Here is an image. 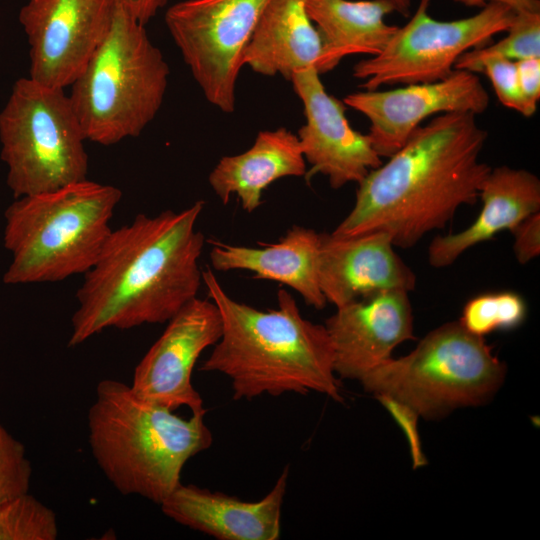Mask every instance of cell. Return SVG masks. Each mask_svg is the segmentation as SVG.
I'll return each mask as SVG.
<instances>
[{
	"instance_id": "6da1fadb",
	"label": "cell",
	"mask_w": 540,
	"mask_h": 540,
	"mask_svg": "<svg viewBox=\"0 0 540 540\" xmlns=\"http://www.w3.org/2000/svg\"><path fill=\"white\" fill-rule=\"evenodd\" d=\"M204 205L197 200L178 212L138 214L112 230L76 292L68 347L107 328L168 322L197 297L205 238L196 225Z\"/></svg>"
},
{
	"instance_id": "7a4b0ae2",
	"label": "cell",
	"mask_w": 540,
	"mask_h": 540,
	"mask_svg": "<svg viewBox=\"0 0 540 540\" xmlns=\"http://www.w3.org/2000/svg\"><path fill=\"white\" fill-rule=\"evenodd\" d=\"M487 136L473 113L436 115L358 183L352 210L332 233L381 231L407 249L444 228L479 198L492 169L480 160Z\"/></svg>"
},
{
	"instance_id": "3957f363",
	"label": "cell",
	"mask_w": 540,
	"mask_h": 540,
	"mask_svg": "<svg viewBox=\"0 0 540 540\" xmlns=\"http://www.w3.org/2000/svg\"><path fill=\"white\" fill-rule=\"evenodd\" d=\"M202 282L222 334L201 371L228 377L236 400L317 392L342 401L327 330L305 319L288 291L279 289L277 308L264 311L233 299L209 267Z\"/></svg>"
},
{
	"instance_id": "277c9868",
	"label": "cell",
	"mask_w": 540,
	"mask_h": 540,
	"mask_svg": "<svg viewBox=\"0 0 540 540\" xmlns=\"http://www.w3.org/2000/svg\"><path fill=\"white\" fill-rule=\"evenodd\" d=\"M204 416L181 418L138 397L130 385L104 379L88 410V443L96 464L121 495L160 505L181 483L186 462L213 442Z\"/></svg>"
},
{
	"instance_id": "5b68a950",
	"label": "cell",
	"mask_w": 540,
	"mask_h": 540,
	"mask_svg": "<svg viewBox=\"0 0 540 540\" xmlns=\"http://www.w3.org/2000/svg\"><path fill=\"white\" fill-rule=\"evenodd\" d=\"M121 197L119 188L86 178L15 198L4 213L3 244L11 262L3 282H57L85 274L112 232L110 221Z\"/></svg>"
},
{
	"instance_id": "8992f818",
	"label": "cell",
	"mask_w": 540,
	"mask_h": 540,
	"mask_svg": "<svg viewBox=\"0 0 540 540\" xmlns=\"http://www.w3.org/2000/svg\"><path fill=\"white\" fill-rule=\"evenodd\" d=\"M169 73L145 25L114 5L104 38L70 86L86 140L109 146L139 136L160 110Z\"/></svg>"
},
{
	"instance_id": "52a82bcc",
	"label": "cell",
	"mask_w": 540,
	"mask_h": 540,
	"mask_svg": "<svg viewBox=\"0 0 540 540\" xmlns=\"http://www.w3.org/2000/svg\"><path fill=\"white\" fill-rule=\"evenodd\" d=\"M505 376V364L484 337L453 321L429 332L408 355L391 357L359 382L369 393L391 396L421 417L436 419L457 408L486 403Z\"/></svg>"
},
{
	"instance_id": "ba28073f",
	"label": "cell",
	"mask_w": 540,
	"mask_h": 540,
	"mask_svg": "<svg viewBox=\"0 0 540 540\" xmlns=\"http://www.w3.org/2000/svg\"><path fill=\"white\" fill-rule=\"evenodd\" d=\"M80 121L64 89L18 79L0 112L1 159L14 199L87 178Z\"/></svg>"
},
{
	"instance_id": "9c48e42d",
	"label": "cell",
	"mask_w": 540,
	"mask_h": 540,
	"mask_svg": "<svg viewBox=\"0 0 540 540\" xmlns=\"http://www.w3.org/2000/svg\"><path fill=\"white\" fill-rule=\"evenodd\" d=\"M430 1L420 0L414 15L397 28L380 53L354 65L353 76L364 81L362 88L445 79L462 54L506 32L515 16L506 5L488 3L473 16L441 21L428 14Z\"/></svg>"
},
{
	"instance_id": "30bf717a",
	"label": "cell",
	"mask_w": 540,
	"mask_h": 540,
	"mask_svg": "<svg viewBox=\"0 0 540 540\" xmlns=\"http://www.w3.org/2000/svg\"><path fill=\"white\" fill-rule=\"evenodd\" d=\"M269 0H183L165 24L206 100L223 112L235 108L243 51Z\"/></svg>"
},
{
	"instance_id": "8fae6325",
	"label": "cell",
	"mask_w": 540,
	"mask_h": 540,
	"mask_svg": "<svg viewBox=\"0 0 540 540\" xmlns=\"http://www.w3.org/2000/svg\"><path fill=\"white\" fill-rule=\"evenodd\" d=\"M114 5L108 0H28L19 22L29 44V77L65 89L104 38Z\"/></svg>"
},
{
	"instance_id": "7c38bea8",
	"label": "cell",
	"mask_w": 540,
	"mask_h": 540,
	"mask_svg": "<svg viewBox=\"0 0 540 540\" xmlns=\"http://www.w3.org/2000/svg\"><path fill=\"white\" fill-rule=\"evenodd\" d=\"M222 334L217 306L198 297L168 322L133 373L132 391L140 398L169 410L187 407L206 414L203 399L192 384V372L204 350Z\"/></svg>"
},
{
	"instance_id": "4fadbf2b",
	"label": "cell",
	"mask_w": 540,
	"mask_h": 540,
	"mask_svg": "<svg viewBox=\"0 0 540 540\" xmlns=\"http://www.w3.org/2000/svg\"><path fill=\"white\" fill-rule=\"evenodd\" d=\"M343 103L367 117L373 148L381 158H389L426 118L453 112L480 114L488 108L489 95L475 73L455 69L435 82L350 93Z\"/></svg>"
},
{
	"instance_id": "5bb4252c",
	"label": "cell",
	"mask_w": 540,
	"mask_h": 540,
	"mask_svg": "<svg viewBox=\"0 0 540 540\" xmlns=\"http://www.w3.org/2000/svg\"><path fill=\"white\" fill-rule=\"evenodd\" d=\"M300 98L306 122L298 130L302 154L311 167L305 178L328 177L333 189L361 182L382 164L368 134L354 130L346 117V105L330 95L313 68L296 72L291 80Z\"/></svg>"
},
{
	"instance_id": "9a60e30c",
	"label": "cell",
	"mask_w": 540,
	"mask_h": 540,
	"mask_svg": "<svg viewBox=\"0 0 540 540\" xmlns=\"http://www.w3.org/2000/svg\"><path fill=\"white\" fill-rule=\"evenodd\" d=\"M409 292L392 290L336 308L325 322L338 378L360 381L413 339Z\"/></svg>"
},
{
	"instance_id": "2e32d148",
	"label": "cell",
	"mask_w": 540,
	"mask_h": 540,
	"mask_svg": "<svg viewBox=\"0 0 540 540\" xmlns=\"http://www.w3.org/2000/svg\"><path fill=\"white\" fill-rule=\"evenodd\" d=\"M381 231L353 236L320 233L318 281L336 308L373 295L416 287V275Z\"/></svg>"
},
{
	"instance_id": "e0dca14e",
	"label": "cell",
	"mask_w": 540,
	"mask_h": 540,
	"mask_svg": "<svg viewBox=\"0 0 540 540\" xmlns=\"http://www.w3.org/2000/svg\"><path fill=\"white\" fill-rule=\"evenodd\" d=\"M288 466L271 491L258 501L180 483L160 504L164 515L219 540H277L287 490Z\"/></svg>"
},
{
	"instance_id": "ac0fdd59",
	"label": "cell",
	"mask_w": 540,
	"mask_h": 540,
	"mask_svg": "<svg viewBox=\"0 0 540 540\" xmlns=\"http://www.w3.org/2000/svg\"><path fill=\"white\" fill-rule=\"evenodd\" d=\"M243 66L287 80L301 70H332L322 38L304 0H269L243 51Z\"/></svg>"
},
{
	"instance_id": "d6986e66",
	"label": "cell",
	"mask_w": 540,
	"mask_h": 540,
	"mask_svg": "<svg viewBox=\"0 0 540 540\" xmlns=\"http://www.w3.org/2000/svg\"><path fill=\"white\" fill-rule=\"evenodd\" d=\"M213 269L246 270L255 278L272 280L295 290L309 306L323 309L327 301L318 281L320 233L293 225L278 242L260 247L209 240Z\"/></svg>"
},
{
	"instance_id": "ffe728a7",
	"label": "cell",
	"mask_w": 540,
	"mask_h": 540,
	"mask_svg": "<svg viewBox=\"0 0 540 540\" xmlns=\"http://www.w3.org/2000/svg\"><path fill=\"white\" fill-rule=\"evenodd\" d=\"M482 209L466 229L436 236L428 248L431 266L453 264L469 248L511 231L528 216L540 211V180L530 171L506 165L492 168L479 194Z\"/></svg>"
},
{
	"instance_id": "44dd1931",
	"label": "cell",
	"mask_w": 540,
	"mask_h": 540,
	"mask_svg": "<svg viewBox=\"0 0 540 540\" xmlns=\"http://www.w3.org/2000/svg\"><path fill=\"white\" fill-rule=\"evenodd\" d=\"M306 161L297 135L281 127L260 131L243 153L224 156L209 175V184L226 205L232 195L251 213L262 204L264 190L283 177L305 176Z\"/></svg>"
},
{
	"instance_id": "7402d4cb",
	"label": "cell",
	"mask_w": 540,
	"mask_h": 540,
	"mask_svg": "<svg viewBox=\"0 0 540 540\" xmlns=\"http://www.w3.org/2000/svg\"><path fill=\"white\" fill-rule=\"evenodd\" d=\"M304 3L333 69L349 55H377L398 28L385 22V17L395 11L387 0H304Z\"/></svg>"
},
{
	"instance_id": "603a6c76",
	"label": "cell",
	"mask_w": 540,
	"mask_h": 540,
	"mask_svg": "<svg viewBox=\"0 0 540 540\" xmlns=\"http://www.w3.org/2000/svg\"><path fill=\"white\" fill-rule=\"evenodd\" d=\"M507 35L498 42L469 50L455 63V69L479 73L481 62L489 57L519 61L540 58V12H518Z\"/></svg>"
},
{
	"instance_id": "cb8c5ba5",
	"label": "cell",
	"mask_w": 540,
	"mask_h": 540,
	"mask_svg": "<svg viewBox=\"0 0 540 540\" xmlns=\"http://www.w3.org/2000/svg\"><path fill=\"white\" fill-rule=\"evenodd\" d=\"M527 316L524 298L512 291L484 293L464 305L459 323L469 333L484 337L519 327Z\"/></svg>"
},
{
	"instance_id": "d4e9b609",
	"label": "cell",
	"mask_w": 540,
	"mask_h": 540,
	"mask_svg": "<svg viewBox=\"0 0 540 540\" xmlns=\"http://www.w3.org/2000/svg\"><path fill=\"white\" fill-rule=\"evenodd\" d=\"M55 512L29 492L0 504V540H55Z\"/></svg>"
},
{
	"instance_id": "484cf974",
	"label": "cell",
	"mask_w": 540,
	"mask_h": 540,
	"mask_svg": "<svg viewBox=\"0 0 540 540\" xmlns=\"http://www.w3.org/2000/svg\"><path fill=\"white\" fill-rule=\"evenodd\" d=\"M31 477L25 446L0 423V504L29 492Z\"/></svg>"
},
{
	"instance_id": "4316f807",
	"label": "cell",
	"mask_w": 540,
	"mask_h": 540,
	"mask_svg": "<svg viewBox=\"0 0 540 540\" xmlns=\"http://www.w3.org/2000/svg\"><path fill=\"white\" fill-rule=\"evenodd\" d=\"M479 73L490 79L499 101L525 117H531L537 109L524 96L516 68V62L499 57H489L481 62Z\"/></svg>"
},
{
	"instance_id": "83f0119b",
	"label": "cell",
	"mask_w": 540,
	"mask_h": 540,
	"mask_svg": "<svg viewBox=\"0 0 540 540\" xmlns=\"http://www.w3.org/2000/svg\"><path fill=\"white\" fill-rule=\"evenodd\" d=\"M375 397L403 430L409 443L413 468L418 469L425 466L427 459L422 451L418 432V418L420 415L411 406L391 396L378 394Z\"/></svg>"
},
{
	"instance_id": "f1b7e54d",
	"label": "cell",
	"mask_w": 540,
	"mask_h": 540,
	"mask_svg": "<svg viewBox=\"0 0 540 540\" xmlns=\"http://www.w3.org/2000/svg\"><path fill=\"white\" fill-rule=\"evenodd\" d=\"M514 236L513 252L520 264H526L540 254V212L518 223L511 231Z\"/></svg>"
},
{
	"instance_id": "f546056e",
	"label": "cell",
	"mask_w": 540,
	"mask_h": 540,
	"mask_svg": "<svg viewBox=\"0 0 540 540\" xmlns=\"http://www.w3.org/2000/svg\"><path fill=\"white\" fill-rule=\"evenodd\" d=\"M515 62L522 92L532 105L537 106L540 98V58L532 57Z\"/></svg>"
},
{
	"instance_id": "4dcf8cb0",
	"label": "cell",
	"mask_w": 540,
	"mask_h": 540,
	"mask_svg": "<svg viewBox=\"0 0 540 540\" xmlns=\"http://www.w3.org/2000/svg\"><path fill=\"white\" fill-rule=\"evenodd\" d=\"M121 7L134 19L146 25L164 6L168 0H108Z\"/></svg>"
},
{
	"instance_id": "1f68e13d",
	"label": "cell",
	"mask_w": 540,
	"mask_h": 540,
	"mask_svg": "<svg viewBox=\"0 0 540 540\" xmlns=\"http://www.w3.org/2000/svg\"><path fill=\"white\" fill-rule=\"evenodd\" d=\"M469 7H483L488 3H499L508 6L515 13L540 12L539 0H455Z\"/></svg>"
},
{
	"instance_id": "d6a6232c",
	"label": "cell",
	"mask_w": 540,
	"mask_h": 540,
	"mask_svg": "<svg viewBox=\"0 0 540 540\" xmlns=\"http://www.w3.org/2000/svg\"><path fill=\"white\" fill-rule=\"evenodd\" d=\"M395 8V11L403 16H408L411 8V0H387Z\"/></svg>"
}]
</instances>
